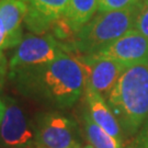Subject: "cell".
<instances>
[{"label":"cell","mask_w":148,"mask_h":148,"mask_svg":"<svg viewBox=\"0 0 148 148\" xmlns=\"http://www.w3.org/2000/svg\"><path fill=\"white\" fill-rule=\"evenodd\" d=\"M106 102L127 134L137 133L148 117V63L126 67Z\"/></svg>","instance_id":"7a4b0ae2"},{"label":"cell","mask_w":148,"mask_h":148,"mask_svg":"<svg viewBox=\"0 0 148 148\" xmlns=\"http://www.w3.org/2000/svg\"><path fill=\"white\" fill-rule=\"evenodd\" d=\"M98 9L99 0H69L63 18L70 30L77 33L92 20Z\"/></svg>","instance_id":"7c38bea8"},{"label":"cell","mask_w":148,"mask_h":148,"mask_svg":"<svg viewBox=\"0 0 148 148\" xmlns=\"http://www.w3.org/2000/svg\"><path fill=\"white\" fill-rule=\"evenodd\" d=\"M93 55L114 59L126 67L148 63V38L132 29L110 46Z\"/></svg>","instance_id":"ba28073f"},{"label":"cell","mask_w":148,"mask_h":148,"mask_svg":"<svg viewBox=\"0 0 148 148\" xmlns=\"http://www.w3.org/2000/svg\"><path fill=\"white\" fill-rule=\"evenodd\" d=\"M140 0H99L98 12L125 10L130 8L138 7Z\"/></svg>","instance_id":"5bb4252c"},{"label":"cell","mask_w":148,"mask_h":148,"mask_svg":"<svg viewBox=\"0 0 148 148\" xmlns=\"http://www.w3.org/2000/svg\"><path fill=\"white\" fill-rule=\"evenodd\" d=\"M9 78L21 95L57 109L73 106L86 90L85 69L66 53L51 63L9 73Z\"/></svg>","instance_id":"6da1fadb"},{"label":"cell","mask_w":148,"mask_h":148,"mask_svg":"<svg viewBox=\"0 0 148 148\" xmlns=\"http://www.w3.org/2000/svg\"><path fill=\"white\" fill-rule=\"evenodd\" d=\"M27 13V5L24 0H0V18L8 35V48L16 47L23 38L22 23Z\"/></svg>","instance_id":"8fae6325"},{"label":"cell","mask_w":148,"mask_h":148,"mask_svg":"<svg viewBox=\"0 0 148 148\" xmlns=\"http://www.w3.org/2000/svg\"><path fill=\"white\" fill-rule=\"evenodd\" d=\"M86 100L88 104V113L90 117L100 127H102L108 134L117 139L122 144V130L120 123L117 121L114 112L111 110L106 100L101 97L95 90L86 87Z\"/></svg>","instance_id":"30bf717a"},{"label":"cell","mask_w":148,"mask_h":148,"mask_svg":"<svg viewBox=\"0 0 148 148\" xmlns=\"http://www.w3.org/2000/svg\"><path fill=\"white\" fill-rule=\"evenodd\" d=\"M7 43H8V35L3 22L0 18V55L3 54V51L7 49Z\"/></svg>","instance_id":"e0dca14e"},{"label":"cell","mask_w":148,"mask_h":148,"mask_svg":"<svg viewBox=\"0 0 148 148\" xmlns=\"http://www.w3.org/2000/svg\"><path fill=\"white\" fill-rule=\"evenodd\" d=\"M7 75H9V64L7 62L5 55L1 54L0 55V91L5 85Z\"/></svg>","instance_id":"2e32d148"},{"label":"cell","mask_w":148,"mask_h":148,"mask_svg":"<svg viewBox=\"0 0 148 148\" xmlns=\"http://www.w3.org/2000/svg\"><path fill=\"white\" fill-rule=\"evenodd\" d=\"M27 13L24 23L35 34H43L52 23L65 16L69 0H24Z\"/></svg>","instance_id":"9c48e42d"},{"label":"cell","mask_w":148,"mask_h":148,"mask_svg":"<svg viewBox=\"0 0 148 148\" xmlns=\"http://www.w3.org/2000/svg\"><path fill=\"white\" fill-rule=\"evenodd\" d=\"M5 112V101L0 98V124H1V122L3 120Z\"/></svg>","instance_id":"d6986e66"},{"label":"cell","mask_w":148,"mask_h":148,"mask_svg":"<svg viewBox=\"0 0 148 148\" xmlns=\"http://www.w3.org/2000/svg\"><path fill=\"white\" fill-rule=\"evenodd\" d=\"M131 148H137V147H131Z\"/></svg>","instance_id":"603a6c76"},{"label":"cell","mask_w":148,"mask_h":148,"mask_svg":"<svg viewBox=\"0 0 148 148\" xmlns=\"http://www.w3.org/2000/svg\"><path fill=\"white\" fill-rule=\"evenodd\" d=\"M137 148H148V117L147 123L137 138Z\"/></svg>","instance_id":"ac0fdd59"},{"label":"cell","mask_w":148,"mask_h":148,"mask_svg":"<svg viewBox=\"0 0 148 148\" xmlns=\"http://www.w3.org/2000/svg\"><path fill=\"white\" fill-rule=\"evenodd\" d=\"M135 29L140 34L148 38V0H144L138 5V11L135 19Z\"/></svg>","instance_id":"9a60e30c"},{"label":"cell","mask_w":148,"mask_h":148,"mask_svg":"<svg viewBox=\"0 0 148 148\" xmlns=\"http://www.w3.org/2000/svg\"><path fill=\"white\" fill-rule=\"evenodd\" d=\"M137 11L138 7L99 12L76 33L75 47L84 55H93L101 52L134 29Z\"/></svg>","instance_id":"3957f363"},{"label":"cell","mask_w":148,"mask_h":148,"mask_svg":"<svg viewBox=\"0 0 148 148\" xmlns=\"http://www.w3.org/2000/svg\"><path fill=\"white\" fill-rule=\"evenodd\" d=\"M5 112L0 124V146L5 148H32L36 145L34 123L22 106L12 98H5Z\"/></svg>","instance_id":"8992f818"},{"label":"cell","mask_w":148,"mask_h":148,"mask_svg":"<svg viewBox=\"0 0 148 148\" xmlns=\"http://www.w3.org/2000/svg\"><path fill=\"white\" fill-rule=\"evenodd\" d=\"M33 123L37 146L45 148H75L80 146L76 138L75 122L58 112L38 113Z\"/></svg>","instance_id":"5b68a950"},{"label":"cell","mask_w":148,"mask_h":148,"mask_svg":"<svg viewBox=\"0 0 148 148\" xmlns=\"http://www.w3.org/2000/svg\"><path fill=\"white\" fill-rule=\"evenodd\" d=\"M75 148H81V147H80V146H78V147H75Z\"/></svg>","instance_id":"7402d4cb"},{"label":"cell","mask_w":148,"mask_h":148,"mask_svg":"<svg viewBox=\"0 0 148 148\" xmlns=\"http://www.w3.org/2000/svg\"><path fill=\"white\" fill-rule=\"evenodd\" d=\"M87 139L95 148H122V144L100 127L90 117L88 111L82 114Z\"/></svg>","instance_id":"4fadbf2b"},{"label":"cell","mask_w":148,"mask_h":148,"mask_svg":"<svg viewBox=\"0 0 148 148\" xmlns=\"http://www.w3.org/2000/svg\"><path fill=\"white\" fill-rule=\"evenodd\" d=\"M77 58L85 69L86 87L95 90L106 100L126 66L98 55H85Z\"/></svg>","instance_id":"52a82bcc"},{"label":"cell","mask_w":148,"mask_h":148,"mask_svg":"<svg viewBox=\"0 0 148 148\" xmlns=\"http://www.w3.org/2000/svg\"><path fill=\"white\" fill-rule=\"evenodd\" d=\"M32 148H45V147H42V146H37V145H35V146H33Z\"/></svg>","instance_id":"44dd1931"},{"label":"cell","mask_w":148,"mask_h":148,"mask_svg":"<svg viewBox=\"0 0 148 148\" xmlns=\"http://www.w3.org/2000/svg\"><path fill=\"white\" fill-rule=\"evenodd\" d=\"M81 148H95L93 146H91L90 144H88V145H86V146H84V147H81Z\"/></svg>","instance_id":"ffe728a7"},{"label":"cell","mask_w":148,"mask_h":148,"mask_svg":"<svg viewBox=\"0 0 148 148\" xmlns=\"http://www.w3.org/2000/svg\"><path fill=\"white\" fill-rule=\"evenodd\" d=\"M63 53V47L53 35H25L9 60V73L51 63Z\"/></svg>","instance_id":"277c9868"}]
</instances>
